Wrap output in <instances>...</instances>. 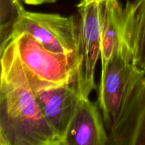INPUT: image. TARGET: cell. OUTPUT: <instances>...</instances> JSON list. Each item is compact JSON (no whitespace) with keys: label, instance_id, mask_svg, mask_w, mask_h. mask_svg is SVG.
<instances>
[{"label":"cell","instance_id":"cell-1","mask_svg":"<svg viewBox=\"0 0 145 145\" xmlns=\"http://www.w3.org/2000/svg\"><path fill=\"white\" fill-rule=\"evenodd\" d=\"M0 130L6 145H62L40 110L14 37L1 59Z\"/></svg>","mask_w":145,"mask_h":145},{"label":"cell","instance_id":"cell-2","mask_svg":"<svg viewBox=\"0 0 145 145\" xmlns=\"http://www.w3.org/2000/svg\"><path fill=\"white\" fill-rule=\"evenodd\" d=\"M144 76L145 71L135 63L130 48L125 41L101 74L98 106L108 133L118 123Z\"/></svg>","mask_w":145,"mask_h":145},{"label":"cell","instance_id":"cell-3","mask_svg":"<svg viewBox=\"0 0 145 145\" xmlns=\"http://www.w3.org/2000/svg\"><path fill=\"white\" fill-rule=\"evenodd\" d=\"M76 7L79 18L74 84L79 96L89 98L96 89L95 70L101 51L99 0H80Z\"/></svg>","mask_w":145,"mask_h":145},{"label":"cell","instance_id":"cell-4","mask_svg":"<svg viewBox=\"0 0 145 145\" xmlns=\"http://www.w3.org/2000/svg\"><path fill=\"white\" fill-rule=\"evenodd\" d=\"M24 32L31 35L48 50L69 57L75 68L79 21L74 16L65 17L57 14L25 10L16 25L15 35Z\"/></svg>","mask_w":145,"mask_h":145},{"label":"cell","instance_id":"cell-5","mask_svg":"<svg viewBox=\"0 0 145 145\" xmlns=\"http://www.w3.org/2000/svg\"><path fill=\"white\" fill-rule=\"evenodd\" d=\"M14 38L18 55L27 72L50 84H74V64L69 57L48 50L27 33H21Z\"/></svg>","mask_w":145,"mask_h":145},{"label":"cell","instance_id":"cell-6","mask_svg":"<svg viewBox=\"0 0 145 145\" xmlns=\"http://www.w3.org/2000/svg\"><path fill=\"white\" fill-rule=\"evenodd\" d=\"M25 72L42 116L62 145L80 97L76 85L50 84Z\"/></svg>","mask_w":145,"mask_h":145},{"label":"cell","instance_id":"cell-7","mask_svg":"<svg viewBox=\"0 0 145 145\" xmlns=\"http://www.w3.org/2000/svg\"><path fill=\"white\" fill-rule=\"evenodd\" d=\"M108 132L98 104L80 96L62 145H107Z\"/></svg>","mask_w":145,"mask_h":145},{"label":"cell","instance_id":"cell-8","mask_svg":"<svg viewBox=\"0 0 145 145\" xmlns=\"http://www.w3.org/2000/svg\"><path fill=\"white\" fill-rule=\"evenodd\" d=\"M108 135L109 145L145 144V76L136 87L118 123Z\"/></svg>","mask_w":145,"mask_h":145},{"label":"cell","instance_id":"cell-9","mask_svg":"<svg viewBox=\"0 0 145 145\" xmlns=\"http://www.w3.org/2000/svg\"><path fill=\"white\" fill-rule=\"evenodd\" d=\"M101 31V72L113 53L125 42L123 36V7L119 0H99Z\"/></svg>","mask_w":145,"mask_h":145},{"label":"cell","instance_id":"cell-10","mask_svg":"<svg viewBox=\"0 0 145 145\" xmlns=\"http://www.w3.org/2000/svg\"><path fill=\"white\" fill-rule=\"evenodd\" d=\"M123 17L125 40L135 63L145 71V0L127 1Z\"/></svg>","mask_w":145,"mask_h":145},{"label":"cell","instance_id":"cell-11","mask_svg":"<svg viewBox=\"0 0 145 145\" xmlns=\"http://www.w3.org/2000/svg\"><path fill=\"white\" fill-rule=\"evenodd\" d=\"M24 11L20 0H0V76L4 52L15 35L16 25Z\"/></svg>","mask_w":145,"mask_h":145},{"label":"cell","instance_id":"cell-12","mask_svg":"<svg viewBox=\"0 0 145 145\" xmlns=\"http://www.w3.org/2000/svg\"><path fill=\"white\" fill-rule=\"evenodd\" d=\"M25 4H28V5H38V0H22Z\"/></svg>","mask_w":145,"mask_h":145},{"label":"cell","instance_id":"cell-13","mask_svg":"<svg viewBox=\"0 0 145 145\" xmlns=\"http://www.w3.org/2000/svg\"><path fill=\"white\" fill-rule=\"evenodd\" d=\"M57 0H38V5H40L42 4H48V3H54Z\"/></svg>","mask_w":145,"mask_h":145},{"label":"cell","instance_id":"cell-14","mask_svg":"<svg viewBox=\"0 0 145 145\" xmlns=\"http://www.w3.org/2000/svg\"><path fill=\"white\" fill-rule=\"evenodd\" d=\"M0 145H6L5 142H4V138L2 137V135H1V130H0Z\"/></svg>","mask_w":145,"mask_h":145}]
</instances>
